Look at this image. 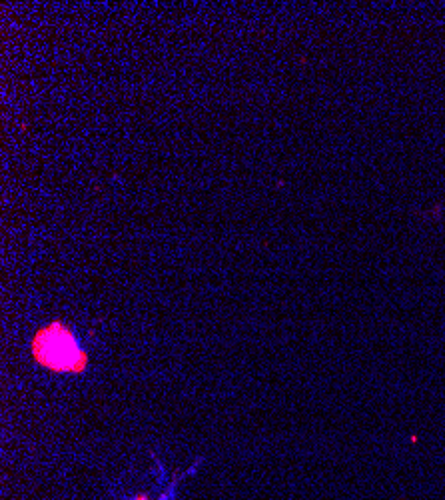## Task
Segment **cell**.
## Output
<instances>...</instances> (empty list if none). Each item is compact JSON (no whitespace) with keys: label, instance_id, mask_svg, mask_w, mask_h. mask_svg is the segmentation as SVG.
I'll use <instances>...</instances> for the list:
<instances>
[{"label":"cell","instance_id":"cell-1","mask_svg":"<svg viewBox=\"0 0 445 500\" xmlns=\"http://www.w3.org/2000/svg\"><path fill=\"white\" fill-rule=\"evenodd\" d=\"M32 362L54 374L80 376L90 366V354L82 346L78 334L64 320L42 324L30 338Z\"/></svg>","mask_w":445,"mask_h":500},{"label":"cell","instance_id":"cell-2","mask_svg":"<svg viewBox=\"0 0 445 500\" xmlns=\"http://www.w3.org/2000/svg\"><path fill=\"white\" fill-rule=\"evenodd\" d=\"M174 494H176V490H174V488H168V490L164 492L162 496H160V500H170V498H174Z\"/></svg>","mask_w":445,"mask_h":500},{"label":"cell","instance_id":"cell-3","mask_svg":"<svg viewBox=\"0 0 445 500\" xmlns=\"http://www.w3.org/2000/svg\"><path fill=\"white\" fill-rule=\"evenodd\" d=\"M132 500H152L148 494H136V496H132Z\"/></svg>","mask_w":445,"mask_h":500},{"label":"cell","instance_id":"cell-4","mask_svg":"<svg viewBox=\"0 0 445 500\" xmlns=\"http://www.w3.org/2000/svg\"><path fill=\"white\" fill-rule=\"evenodd\" d=\"M402 500H404V498H402Z\"/></svg>","mask_w":445,"mask_h":500}]
</instances>
